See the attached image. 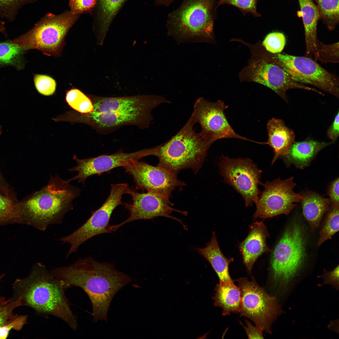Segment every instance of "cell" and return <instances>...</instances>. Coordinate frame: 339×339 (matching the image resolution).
Wrapping results in <instances>:
<instances>
[{"label":"cell","instance_id":"1","mask_svg":"<svg viewBox=\"0 0 339 339\" xmlns=\"http://www.w3.org/2000/svg\"><path fill=\"white\" fill-rule=\"evenodd\" d=\"M52 276L65 290L78 287L87 294L92 307L94 321H107V315L114 296L131 280L112 264L98 262L91 256L79 258L67 266L56 268Z\"/></svg>","mask_w":339,"mask_h":339},{"label":"cell","instance_id":"2","mask_svg":"<svg viewBox=\"0 0 339 339\" xmlns=\"http://www.w3.org/2000/svg\"><path fill=\"white\" fill-rule=\"evenodd\" d=\"M58 175L50 176L48 184L18 203V222L45 231L50 225L62 223L73 209V202L80 189Z\"/></svg>","mask_w":339,"mask_h":339},{"label":"cell","instance_id":"3","mask_svg":"<svg viewBox=\"0 0 339 339\" xmlns=\"http://www.w3.org/2000/svg\"><path fill=\"white\" fill-rule=\"evenodd\" d=\"M13 286L22 305L40 314L56 317L73 330L77 329V319L71 310L65 289L44 264L36 263L30 274L25 278L17 279Z\"/></svg>","mask_w":339,"mask_h":339},{"label":"cell","instance_id":"4","mask_svg":"<svg viewBox=\"0 0 339 339\" xmlns=\"http://www.w3.org/2000/svg\"><path fill=\"white\" fill-rule=\"evenodd\" d=\"M190 116L182 127L166 143L151 148L150 156L159 159L158 165L177 175L181 170L191 169L197 173L213 143L194 129Z\"/></svg>","mask_w":339,"mask_h":339},{"label":"cell","instance_id":"5","mask_svg":"<svg viewBox=\"0 0 339 339\" xmlns=\"http://www.w3.org/2000/svg\"><path fill=\"white\" fill-rule=\"evenodd\" d=\"M216 0H184L170 13L168 34L178 40H213Z\"/></svg>","mask_w":339,"mask_h":339},{"label":"cell","instance_id":"6","mask_svg":"<svg viewBox=\"0 0 339 339\" xmlns=\"http://www.w3.org/2000/svg\"><path fill=\"white\" fill-rule=\"evenodd\" d=\"M248 46L251 56L248 65L239 73L241 81L258 83L270 89L288 103L287 91L292 89L313 91L319 94L320 91L293 80L280 65L275 54L267 51L262 44L258 43Z\"/></svg>","mask_w":339,"mask_h":339},{"label":"cell","instance_id":"7","mask_svg":"<svg viewBox=\"0 0 339 339\" xmlns=\"http://www.w3.org/2000/svg\"><path fill=\"white\" fill-rule=\"evenodd\" d=\"M79 15L70 10L58 14L47 13L27 32L10 41L25 51L37 49L46 55L59 57L65 37Z\"/></svg>","mask_w":339,"mask_h":339},{"label":"cell","instance_id":"8","mask_svg":"<svg viewBox=\"0 0 339 339\" xmlns=\"http://www.w3.org/2000/svg\"><path fill=\"white\" fill-rule=\"evenodd\" d=\"M305 255L302 229L299 223H294L286 229L271 256L272 277L279 291L288 289L302 268Z\"/></svg>","mask_w":339,"mask_h":339},{"label":"cell","instance_id":"9","mask_svg":"<svg viewBox=\"0 0 339 339\" xmlns=\"http://www.w3.org/2000/svg\"><path fill=\"white\" fill-rule=\"evenodd\" d=\"M237 282L241 293V315L271 334L273 323L282 312L276 298L267 293L254 279L249 281L246 277H241Z\"/></svg>","mask_w":339,"mask_h":339},{"label":"cell","instance_id":"10","mask_svg":"<svg viewBox=\"0 0 339 339\" xmlns=\"http://www.w3.org/2000/svg\"><path fill=\"white\" fill-rule=\"evenodd\" d=\"M130 187L126 183L112 184L110 194L105 202L79 228L58 240L68 244L70 247L66 258L76 252L79 246L87 240L99 234L110 233L109 221L114 209L122 204V196L128 194Z\"/></svg>","mask_w":339,"mask_h":339},{"label":"cell","instance_id":"11","mask_svg":"<svg viewBox=\"0 0 339 339\" xmlns=\"http://www.w3.org/2000/svg\"><path fill=\"white\" fill-rule=\"evenodd\" d=\"M275 55L280 65L295 81L311 85L339 98L338 77L323 68L314 59L284 52Z\"/></svg>","mask_w":339,"mask_h":339},{"label":"cell","instance_id":"12","mask_svg":"<svg viewBox=\"0 0 339 339\" xmlns=\"http://www.w3.org/2000/svg\"><path fill=\"white\" fill-rule=\"evenodd\" d=\"M220 172L224 181L243 197L247 207L256 203L260 193L262 171L248 158H230L223 156L218 164Z\"/></svg>","mask_w":339,"mask_h":339},{"label":"cell","instance_id":"13","mask_svg":"<svg viewBox=\"0 0 339 339\" xmlns=\"http://www.w3.org/2000/svg\"><path fill=\"white\" fill-rule=\"evenodd\" d=\"M293 178L282 180L279 177L260 185L264 188L260 191L255 204L254 219H266L281 214L287 215L300 202L303 196L293 189L296 184Z\"/></svg>","mask_w":339,"mask_h":339},{"label":"cell","instance_id":"14","mask_svg":"<svg viewBox=\"0 0 339 339\" xmlns=\"http://www.w3.org/2000/svg\"><path fill=\"white\" fill-rule=\"evenodd\" d=\"M228 108L222 100L212 102L200 97L195 101L191 117L200 125V132L213 143L221 139L236 138L256 143L234 131L224 112Z\"/></svg>","mask_w":339,"mask_h":339},{"label":"cell","instance_id":"15","mask_svg":"<svg viewBox=\"0 0 339 339\" xmlns=\"http://www.w3.org/2000/svg\"><path fill=\"white\" fill-rule=\"evenodd\" d=\"M128 194L131 196L132 202L125 203L123 205L129 211L130 216L119 224L110 225V231L111 233L127 223L138 220L151 219L158 217H166L176 220L181 223L184 229H187V226L180 220L171 215L173 212H175L186 216L187 212L173 208V204L170 202L169 198L152 191L138 192L130 188Z\"/></svg>","mask_w":339,"mask_h":339},{"label":"cell","instance_id":"16","mask_svg":"<svg viewBox=\"0 0 339 339\" xmlns=\"http://www.w3.org/2000/svg\"><path fill=\"white\" fill-rule=\"evenodd\" d=\"M123 167L133 177L136 190L154 192L169 198L175 188L186 185L178 179L177 175L158 165L137 160Z\"/></svg>","mask_w":339,"mask_h":339},{"label":"cell","instance_id":"17","mask_svg":"<svg viewBox=\"0 0 339 339\" xmlns=\"http://www.w3.org/2000/svg\"><path fill=\"white\" fill-rule=\"evenodd\" d=\"M150 153L149 148L131 153L119 152L111 155H102L83 159H79L74 155L73 159L77 165L68 170L71 172L77 171L78 174L67 180L70 182L77 180L78 183L83 184L86 180L90 176L99 175L118 167H123L133 161L149 156Z\"/></svg>","mask_w":339,"mask_h":339},{"label":"cell","instance_id":"18","mask_svg":"<svg viewBox=\"0 0 339 339\" xmlns=\"http://www.w3.org/2000/svg\"><path fill=\"white\" fill-rule=\"evenodd\" d=\"M151 111L137 110L120 112H92L84 115L85 121L101 131L112 129L132 125L141 128L149 125L153 118Z\"/></svg>","mask_w":339,"mask_h":339},{"label":"cell","instance_id":"19","mask_svg":"<svg viewBox=\"0 0 339 339\" xmlns=\"http://www.w3.org/2000/svg\"><path fill=\"white\" fill-rule=\"evenodd\" d=\"M92 102L93 111L97 112L137 110L152 111L161 104L170 102L162 96L151 95L112 97L96 96Z\"/></svg>","mask_w":339,"mask_h":339},{"label":"cell","instance_id":"20","mask_svg":"<svg viewBox=\"0 0 339 339\" xmlns=\"http://www.w3.org/2000/svg\"><path fill=\"white\" fill-rule=\"evenodd\" d=\"M250 229L248 235L239 245L243 262L249 273L258 257L264 253L271 251L266 244L269 234L264 223L255 222Z\"/></svg>","mask_w":339,"mask_h":339},{"label":"cell","instance_id":"21","mask_svg":"<svg viewBox=\"0 0 339 339\" xmlns=\"http://www.w3.org/2000/svg\"><path fill=\"white\" fill-rule=\"evenodd\" d=\"M300 11L298 15L301 17L304 26L306 51L305 56L317 61L318 52L322 43L318 39L317 25L320 19L317 5L313 0H298Z\"/></svg>","mask_w":339,"mask_h":339},{"label":"cell","instance_id":"22","mask_svg":"<svg viewBox=\"0 0 339 339\" xmlns=\"http://www.w3.org/2000/svg\"><path fill=\"white\" fill-rule=\"evenodd\" d=\"M266 128L268 138L264 144L269 145L273 149L274 155L271 162L273 165L278 159L288 154L295 142V135L281 119L272 118L267 123Z\"/></svg>","mask_w":339,"mask_h":339},{"label":"cell","instance_id":"23","mask_svg":"<svg viewBox=\"0 0 339 339\" xmlns=\"http://www.w3.org/2000/svg\"><path fill=\"white\" fill-rule=\"evenodd\" d=\"M334 142H319L310 139L294 142L288 154L283 157L286 164L303 169L309 166L318 153Z\"/></svg>","mask_w":339,"mask_h":339},{"label":"cell","instance_id":"24","mask_svg":"<svg viewBox=\"0 0 339 339\" xmlns=\"http://www.w3.org/2000/svg\"><path fill=\"white\" fill-rule=\"evenodd\" d=\"M300 202L303 214L314 232L320 226L324 216L331 206L329 198L311 191H303Z\"/></svg>","mask_w":339,"mask_h":339},{"label":"cell","instance_id":"25","mask_svg":"<svg viewBox=\"0 0 339 339\" xmlns=\"http://www.w3.org/2000/svg\"><path fill=\"white\" fill-rule=\"evenodd\" d=\"M196 250L209 262L218 275L219 282H234L229 275V263L234 259H228L223 254L219 246L215 232H213L211 239L205 247L196 248Z\"/></svg>","mask_w":339,"mask_h":339},{"label":"cell","instance_id":"26","mask_svg":"<svg viewBox=\"0 0 339 339\" xmlns=\"http://www.w3.org/2000/svg\"><path fill=\"white\" fill-rule=\"evenodd\" d=\"M213 297L214 305L222 309L223 315L239 313L241 309V293L239 288L234 282L220 283L217 284Z\"/></svg>","mask_w":339,"mask_h":339},{"label":"cell","instance_id":"27","mask_svg":"<svg viewBox=\"0 0 339 339\" xmlns=\"http://www.w3.org/2000/svg\"><path fill=\"white\" fill-rule=\"evenodd\" d=\"M19 46L10 40L0 42V67L10 66L18 70L24 67L25 52Z\"/></svg>","mask_w":339,"mask_h":339},{"label":"cell","instance_id":"28","mask_svg":"<svg viewBox=\"0 0 339 339\" xmlns=\"http://www.w3.org/2000/svg\"><path fill=\"white\" fill-rule=\"evenodd\" d=\"M18 201L10 188L0 186V224L17 222Z\"/></svg>","mask_w":339,"mask_h":339},{"label":"cell","instance_id":"29","mask_svg":"<svg viewBox=\"0 0 339 339\" xmlns=\"http://www.w3.org/2000/svg\"><path fill=\"white\" fill-rule=\"evenodd\" d=\"M317 3L320 19L330 30L339 23V0H315Z\"/></svg>","mask_w":339,"mask_h":339},{"label":"cell","instance_id":"30","mask_svg":"<svg viewBox=\"0 0 339 339\" xmlns=\"http://www.w3.org/2000/svg\"><path fill=\"white\" fill-rule=\"evenodd\" d=\"M125 0H100V35L103 37L113 18Z\"/></svg>","mask_w":339,"mask_h":339},{"label":"cell","instance_id":"31","mask_svg":"<svg viewBox=\"0 0 339 339\" xmlns=\"http://www.w3.org/2000/svg\"><path fill=\"white\" fill-rule=\"evenodd\" d=\"M339 206H331L327 213L323 225L319 233L320 237L317 243L320 245L326 240L331 239L339 230Z\"/></svg>","mask_w":339,"mask_h":339},{"label":"cell","instance_id":"32","mask_svg":"<svg viewBox=\"0 0 339 339\" xmlns=\"http://www.w3.org/2000/svg\"><path fill=\"white\" fill-rule=\"evenodd\" d=\"M66 99L71 108L79 112L87 114L94 110L92 101L78 89L73 88L67 91Z\"/></svg>","mask_w":339,"mask_h":339},{"label":"cell","instance_id":"33","mask_svg":"<svg viewBox=\"0 0 339 339\" xmlns=\"http://www.w3.org/2000/svg\"><path fill=\"white\" fill-rule=\"evenodd\" d=\"M37 0H0V17L9 22L15 20L18 11L24 5Z\"/></svg>","mask_w":339,"mask_h":339},{"label":"cell","instance_id":"34","mask_svg":"<svg viewBox=\"0 0 339 339\" xmlns=\"http://www.w3.org/2000/svg\"><path fill=\"white\" fill-rule=\"evenodd\" d=\"M286 43V38L283 33L273 32L269 33L266 36L262 44L267 51L276 54L282 52Z\"/></svg>","mask_w":339,"mask_h":339},{"label":"cell","instance_id":"35","mask_svg":"<svg viewBox=\"0 0 339 339\" xmlns=\"http://www.w3.org/2000/svg\"><path fill=\"white\" fill-rule=\"evenodd\" d=\"M22 305L20 297L13 300L10 299L0 303V327L15 320L18 316L13 310L17 307Z\"/></svg>","mask_w":339,"mask_h":339},{"label":"cell","instance_id":"36","mask_svg":"<svg viewBox=\"0 0 339 339\" xmlns=\"http://www.w3.org/2000/svg\"><path fill=\"white\" fill-rule=\"evenodd\" d=\"M258 0H219L217 6L227 4L236 7L244 15L250 13L255 17H260L261 14L258 12L257 5Z\"/></svg>","mask_w":339,"mask_h":339},{"label":"cell","instance_id":"37","mask_svg":"<svg viewBox=\"0 0 339 339\" xmlns=\"http://www.w3.org/2000/svg\"><path fill=\"white\" fill-rule=\"evenodd\" d=\"M34 81L35 86L40 94L46 96L52 95L55 92L56 83L52 77L45 75L36 74Z\"/></svg>","mask_w":339,"mask_h":339},{"label":"cell","instance_id":"38","mask_svg":"<svg viewBox=\"0 0 339 339\" xmlns=\"http://www.w3.org/2000/svg\"><path fill=\"white\" fill-rule=\"evenodd\" d=\"M97 0H69L70 11L73 13L80 15L93 8Z\"/></svg>","mask_w":339,"mask_h":339},{"label":"cell","instance_id":"39","mask_svg":"<svg viewBox=\"0 0 339 339\" xmlns=\"http://www.w3.org/2000/svg\"><path fill=\"white\" fill-rule=\"evenodd\" d=\"M27 316H18L10 323L0 327V339H5L7 337L10 331L12 329L20 330L26 323Z\"/></svg>","mask_w":339,"mask_h":339},{"label":"cell","instance_id":"40","mask_svg":"<svg viewBox=\"0 0 339 339\" xmlns=\"http://www.w3.org/2000/svg\"><path fill=\"white\" fill-rule=\"evenodd\" d=\"M339 265L331 271H325L324 273L319 277L323 278V282L322 285L329 284L336 289H339Z\"/></svg>","mask_w":339,"mask_h":339},{"label":"cell","instance_id":"41","mask_svg":"<svg viewBox=\"0 0 339 339\" xmlns=\"http://www.w3.org/2000/svg\"><path fill=\"white\" fill-rule=\"evenodd\" d=\"M339 178L335 179L330 184L327 190L331 206H339Z\"/></svg>","mask_w":339,"mask_h":339},{"label":"cell","instance_id":"42","mask_svg":"<svg viewBox=\"0 0 339 339\" xmlns=\"http://www.w3.org/2000/svg\"><path fill=\"white\" fill-rule=\"evenodd\" d=\"M244 328L247 336L249 339H263L264 338L262 334L263 330L259 327L254 326L248 320H246V326L240 322Z\"/></svg>","mask_w":339,"mask_h":339},{"label":"cell","instance_id":"43","mask_svg":"<svg viewBox=\"0 0 339 339\" xmlns=\"http://www.w3.org/2000/svg\"><path fill=\"white\" fill-rule=\"evenodd\" d=\"M339 111L338 110L332 124L326 132L327 137L331 141L334 142L337 139L339 135Z\"/></svg>","mask_w":339,"mask_h":339},{"label":"cell","instance_id":"44","mask_svg":"<svg viewBox=\"0 0 339 339\" xmlns=\"http://www.w3.org/2000/svg\"><path fill=\"white\" fill-rule=\"evenodd\" d=\"M175 0H156L155 3L156 6H163L169 7Z\"/></svg>","mask_w":339,"mask_h":339},{"label":"cell","instance_id":"45","mask_svg":"<svg viewBox=\"0 0 339 339\" xmlns=\"http://www.w3.org/2000/svg\"><path fill=\"white\" fill-rule=\"evenodd\" d=\"M8 185L0 170V186L5 187Z\"/></svg>","mask_w":339,"mask_h":339},{"label":"cell","instance_id":"46","mask_svg":"<svg viewBox=\"0 0 339 339\" xmlns=\"http://www.w3.org/2000/svg\"><path fill=\"white\" fill-rule=\"evenodd\" d=\"M3 276V275H2L0 276V281ZM6 300H6L5 299L4 297H0V303L5 302Z\"/></svg>","mask_w":339,"mask_h":339}]
</instances>
